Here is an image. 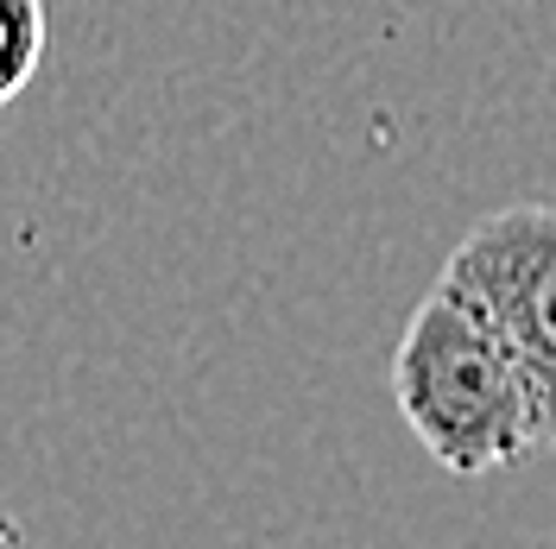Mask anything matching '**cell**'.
<instances>
[{
    "mask_svg": "<svg viewBox=\"0 0 556 549\" xmlns=\"http://www.w3.org/2000/svg\"><path fill=\"white\" fill-rule=\"evenodd\" d=\"M13 544V524H7V518H0V549Z\"/></svg>",
    "mask_w": 556,
    "mask_h": 549,
    "instance_id": "277c9868",
    "label": "cell"
},
{
    "mask_svg": "<svg viewBox=\"0 0 556 549\" xmlns=\"http://www.w3.org/2000/svg\"><path fill=\"white\" fill-rule=\"evenodd\" d=\"M392 398L412 436L430 448V461L450 474H493L551 455L544 411L513 347L450 278L430 284V297L412 309L392 347Z\"/></svg>",
    "mask_w": 556,
    "mask_h": 549,
    "instance_id": "6da1fadb",
    "label": "cell"
},
{
    "mask_svg": "<svg viewBox=\"0 0 556 549\" xmlns=\"http://www.w3.org/2000/svg\"><path fill=\"white\" fill-rule=\"evenodd\" d=\"M45 0H0V107L45 64Z\"/></svg>",
    "mask_w": 556,
    "mask_h": 549,
    "instance_id": "3957f363",
    "label": "cell"
},
{
    "mask_svg": "<svg viewBox=\"0 0 556 549\" xmlns=\"http://www.w3.org/2000/svg\"><path fill=\"white\" fill-rule=\"evenodd\" d=\"M443 278L462 284L513 347L556 455V208L513 203L481 215L450 253Z\"/></svg>",
    "mask_w": 556,
    "mask_h": 549,
    "instance_id": "7a4b0ae2",
    "label": "cell"
}]
</instances>
